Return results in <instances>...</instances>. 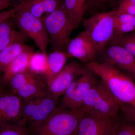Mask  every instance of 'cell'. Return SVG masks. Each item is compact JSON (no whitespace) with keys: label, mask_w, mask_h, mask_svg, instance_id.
Returning a JSON list of instances; mask_svg holds the SVG:
<instances>
[{"label":"cell","mask_w":135,"mask_h":135,"mask_svg":"<svg viewBox=\"0 0 135 135\" xmlns=\"http://www.w3.org/2000/svg\"><path fill=\"white\" fill-rule=\"evenodd\" d=\"M86 67L101 78L118 101L135 108V82L130 77L107 61L90 62Z\"/></svg>","instance_id":"cell-1"},{"label":"cell","mask_w":135,"mask_h":135,"mask_svg":"<svg viewBox=\"0 0 135 135\" xmlns=\"http://www.w3.org/2000/svg\"><path fill=\"white\" fill-rule=\"evenodd\" d=\"M122 105L101 80L96 83L85 93L80 110L83 113L116 118Z\"/></svg>","instance_id":"cell-2"},{"label":"cell","mask_w":135,"mask_h":135,"mask_svg":"<svg viewBox=\"0 0 135 135\" xmlns=\"http://www.w3.org/2000/svg\"><path fill=\"white\" fill-rule=\"evenodd\" d=\"M82 112L57 107L46 120L30 128L31 135H76Z\"/></svg>","instance_id":"cell-3"},{"label":"cell","mask_w":135,"mask_h":135,"mask_svg":"<svg viewBox=\"0 0 135 135\" xmlns=\"http://www.w3.org/2000/svg\"><path fill=\"white\" fill-rule=\"evenodd\" d=\"M44 22L53 50L65 51L74 29L62 3L45 17Z\"/></svg>","instance_id":"cell-4"},{"label":"cell","mask_w":135,"mask_h":135,"mask_svg":"<svg viewBox=\"0 0 135 135\" xmlns=\"http://www.w3.org/2000/svg\"><path fill=\"white\" fill-rule=\"evenodd\" d=\"M115 10L99 12L83 20L85 31L88 33L99 53L103 51L114 35Z\"/></svg>","instance_id":"cell-5"},{"label":"cell","mask_w":135,"mask_h":135,"mask_svg":"<svg viewBox=\"0 0 135 135\" xmlns=\"http://www.w3.org/2000/svg\"><path fill=\"white\" fill-rule=\"evenodd\" d=\"M15 8L13 18L18 28L33 40L41 52L47 53L49 38L43 20L18 5Z\"/></svg>","instance_id":"cell-6"},{"label":"cell","mask_w":135,"mask_h":135,"mask_svg":"<svg viewBox=\"0 0 135 135\" xmlns=\"http://www.w3.org/2000/svg\"><path fill=\"white\" fill-rule=\"evenodd\" d=\"M57 99L48 91L41 96L23 101L22 125L28 124L32 127L45 121L57 108Z\"/></svg>","instance_id":"cell-7"},{"label":"cell","mask_w":135,"mask_h":135,"mask_svg":"<svg viewBox=\"0 0 135 135\" xmlns=\"http://www.w3.org/2000/svg\"><path fill=\"white\" fill-rule=\"evenodd\" d=\"M7 85L23 101L41 96L49 91L45 76L36 74L29 69L12 77Z\"/></svg>","instance_id":"cell-8"},{"label":"cell","mask_w":135,"mask_h":135,"mask_svg":"<svg viewBox=\"0 0 135 135\" xmlns=\"http://www.w3.org/2000/svg\"><path fill=\"white\" fill-rule=\"evenodd\" d=\"M94 75L86 67H82L78 79L75 78L63 95L59 106L72 110H79L85 93L97 82Z\"/></svg>","instance_id":"cell-9"},{"label":"cell","mask_w":135,"mask_h":135,"mask_svg":"<svg viewBox=\"0 0 135 135\" xmlns=\"http://www.w3.org/2000/svg\"><path fill=\"white\" fill-rule=\"evenodd\" d=\"M23 99L0 82V124H22Z\"/></svg>","instance_id":"cell-10"},{"label":"cell","mask_w":135,"mask_h":135,"mask_svg":"<svg viewBox=\"0 0 135 135\" xmlns=\"http://www.w3.org/2000/svg\"><path fill=\"white\" fill-rule=\"evenodd\" d=\"M117 120L116 118L82 112L76 135H111Z\"/></svg>","instance_id":"cell-11"},{"label":"cell","mask_w":135,"mask_h":135,"mask_svg":"<svg viewBox=\"0 0 135 135\" xmlns=\"http://www.w3.org/2000/svg\"><path fill=\"white\" fill-rule=\"evenodd\" d=\"M69 57H74L83 62L92 61L99 52L86 31L80 32L70 40L66 49Z\"/></svg>","instance_id":"cell-12"},{"label":"cell","mask_w":135,"mask_h":135,"mask_svg":"<svg viewBox=\"0 0 135 135\" xmlns=\"http://www.w3.org/2000/svg\"><path fill=\"white\" fill-rule=\"evenodd\" d=\"M82 67L75 63L65 66L59 73L47 82L49 92L58 98L63 95L77 75L81 72Z\"/></svg>","instance_id":"cell-13"},{"label":"cell","mask_w":135,"mask_h":135,"mask_svg":"<svg viewBox=\"0 0 135 135\" xmlns=\"http://www.w3.org/2000/svg\"><path fill=\"white\" fill-rule=\"evenodd\" d=\"M104 51L105 61L124 70L135 79L134 56L123 47L114 44L110 43Z\"/></svg>","instance_id":"cell-14"},{"label":"cell","mask_w":135,"mask_h":135,"mask_svg":"<svg viewBox=\"0 0 135 135\" xmlns=\"http://www.w3.org/2000/svg\"><path fill=\"white\" fill-rule=\"evenodd\" d=\"M62 0H25L18 5L44 21L47 16L61 5Z\"/></svg>","instance_id":"cell-15"},{"label":"cell","mask_w":135,"mask_h":135,"mask_svg":"<svg viewBox=\"0 0 135 135\" xmlns=\"http://www.w3.org/2000/svg\"><path fill=\"white\" fill-rule=\"evenodd\" d=\"M34 52L31 48L26 51L12 61L2 74L1 82L6 84L15 75L29 69V62Z\"/></svg>","instance_id":"cell-16"},{"label":"cell","mask_w":135,"mask_h":135,"mask_svg":"<svg viewBox=\"0 0 135 135\" xmlns=\"http://www.w3.org/2000/svg\"><path fill=\"white\" fill-rule=\"evenodd\" d=\"M24 40H17L0 51V73L15 59L22 53L31 48L24 43Z\"/></svg>","instance_id":"cell-17"},{"label":"cell","mask_w":135,"mask_h":135,"mask_svg":"<svg viewBox=\"0 0 135 135\" xmlns=\"http://www.w3.org/2000/svg\"><path fill=\"white\" fill-rule=\"evenodd\" d=\"M88 0H62L63 7L72 24L74 29L77 28L83 20L86 12Z\"/></svg>","instance_id":"cell-18"},{"label":"cell","mask_w":135,"mask_h":135,"mask_svg":"<svg viewBox=\"0 0 135 135\" xmlns=\"http://www.w3.org/2000/svg\"><path fill=\"white\" fill-rule=\"evenodd\" d=\"M13 17L0 23V51L16 40H25L27 36L20 31H17L14 30Z\"/></svg>","instance_id":"cell-19"},{"label":"cell","mask_w":135,"mask_h":135,"mask_svg":"<svg viewBox=\"0 0 135 135\" xmlns=\"http://www.w3.org/2000/svg\"><path fill=\"white\" fill-rule=\"evenodd\" d=\"M68 57L66 52L62 51H54L48 55L49 70L44 75L47 82L52 79L63 69Z\"/></svg>","instance_id":"cell-20"},{"label":"cell","mask_w":135,"mask_h":135,"mask_svg":"<svg viewBox=\"0 0 135 135\" xmlns=\"http://www.w3.org/2000/svg\"><path fill=\"white\" fill-rule=\"evenodd\" d=\"M114 18V35L121 36L135 31V16L115 11Z\"/></svg>","instance_id":"cell-21"},{"label":"cell","mask_w":135,"mask_h":135,"mask_svg":"<svg viewBox=\"0 0 135 135\" xmlns=\"http://www.w3.org/2000/svg\"><path fill=\"white\" fill-rule=\"evenodd\" d=\"M29 69L36 74L46 75L49 70L47 53L34 52L30 59Z\"/></svg>","instance_id":"cell-22"},{"label":"cell","mask_w":135,"mask_h":135,"mask_svg":"<svg viewBox=\"0 0 135 135\" xmlns=\"http://www.w3.org/2000/svg\"><path fill=\"white\" fill-rule=\"evenodd\" d=\"M110 43L123 47L135 56V31L121 36L114 35Z\"/></svg>","instance_id":"cell-23"},{"label":"cell","mask_w":135,"mask_h":135,"mask_svg":"<svg viewBox=\"0 0 135 135\" xmlns=\"http://www.w3.org/2000/svg\"><path fill=\"white\" fill-rule=\"evenodd\" d=\"M0 135H31L27 126L17 123L0 124Z\"/></svg>","instance_id":"cell-24"},{"label":"cell","mask_w":135,"mask_h":135,"mask_svg":"<svg viewBox=\"0 0 135 135\" xmlns=\"http://www.w3.org/2000/svg\"><path fill=\"white\" fill-rule=\"evenodd\" d=\"M111 135H135V124L124 119L117 120Z\"/></svg>","instance_id":"cell-25"},{"label":"cell","mask_w":135,"mask_h":135,"mask_svg":"<svg viewBox=\"0 0 135 135\" xmlns=\"http://www.w3.org/2000/svg\"><path fill=\"white\" fill-rule=\"evenodd\" d=\"M121 0H88L87 11H98L112 8L116 9Z\"/></svg>","instance_id":"cell-26"},{"label":"cell","mask_w":135,"mask_h":135,"mask_svg":"<svg viewBox=\"0 0 135 135\" xmlns=\"http://www.w3.org/2000/svg\"><path fill=\"white\" fill-rule=\"evenodd\" d=\"M115 10L117 13H126L135 16V0H121Z\"/></svg>","instance_id":"cell-27"},{"label":"cell","mask_w":135,"mask_h":135,"mask_svg":"<svg viewBox=\"0 0 135 135\" xmlns=\"http://www.w3.org/2000/svg\"><path fill=\"white\" fill-rule=\"evenodd\" d=\"M123 113L124 119L135 124V108L127 104H123L121 106Z\"/></svg>","instance_id":"cell-28"},{"label":"cell","mask_w":135,"mask_h":135,"mask_svg":"<svg viewBox=\"0 0 135 135\" xmlns=\"http://www.w3.org/2000/svg\"><path fill=\"white\" fill-rule=\"evenodd\" d=\"M15 8L12 9L0 12V23L9 18L15 15Z\"/></svg>","instance_id":"cell-29"},{"label":"cell","mask_w":135,"mask_h":135,"mask_svg":"<svg viewBox=\"0 0 135 135\" xmlns=\"http://www.w3.org/2000/svg\"><path fill=\"white\" fill-rule=\"evenodd\" d=\"M10 5V3L5 1L4 0L0 1V12L4 9L7 8Z\"/></svg>","instance_id":"cell-30"},{"label":"cell","mask_w":135,"mask_h":135,"mask_svg":"<svg viewBox=\"0 0 135 135\" xmlns=\"http://www.w3.org/2000/svg\"><path fill=\"white\" fill-rule=\"evenodd\" d=\"M4 1H5L7 2H10V1H14V0H4ZM18 1H21V2H22L23 1H25V0H18Z\"/></svg>","instance_id":"cell-31"},{"label":"cell","mask_w":135,"mask_h":135,"mask_svg":"<svg viewBox=\"0 0 135 135\" xmlns=\"http://www.w3.org/2000/svg\"><path fill=\"white\" fill-rule=\"evenodd\" d=\"M2 75V74L0 73V82H1V78Z\"/></svg>","instance_id":"cell-32"},{"label":"cell","mask_w":135,"mask_h":135,"mask_svg":"<svg viewBox=\"0 0 135 135\" xmlns=\"http://www.w3.org/2000/svg\"><path fill=\"white\" fill-rule=\"evenodd\" d=\"M2 1V0H0V1Z\"/></svg>","instance_id":"cell-33"}]
</instances>
